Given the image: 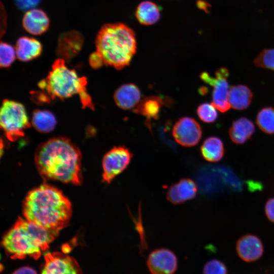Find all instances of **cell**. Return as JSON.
<instances>
[{
	"instance_id": "obj_1",
	"label": "cell",
	"mask_w": 274,
	"mask_h": 274,
	"mask_svg": "<svg viewBox=\"0 0 274 274\" xmlns=\"http://www.w3.org/2000/svg\"><path fill=\"white\" fill-rule=\"evenodd\" d=\"M35 162L45 179L80 185L82 182L81 154L68 139L53 138L37 149Z\"/></svg>"
},
{
	"instance_id": "obj_2",
	"label": "cell",
	"mask_w": 274,
	"mask_h": 274,
	"mask_svg": "<svg viewBox=\"0 0 274 274\" xmlns=\"http://www.w3.org/2000/svg\"><path fill=\"white\" fill-rule=\"evenodd\" d=\"M23 214L28 221L59 232L69 223L72 208L60 190L44 184L28 193L23 204Z\"/></svg>"
},
{
	"instance_id": "obj_3",
	"label": "cell",
	"mask_w": 274,
	"mask_h": 274,
	"mask_svg": "<svg viewBox=\"0 0 274 274\" xmlns=\"http://www.w3.org/2000/svg\"><path fill=\"white\" fill-rule=\"evenodd\" d=\"M58 233L19 217L4 235L2 245L12 259H37Z\"/></svg>"
},
{
	"instance_id": "obj_4",
	"label": "cell",
	"mask_w": 274,
	"mask_h": 274,
	"mask_svg": "<svg viewBox=\"0 0 274 274\" xmlns=\"http://www.w3.org/2000/svg\"><path fill=\"white\" fill-rule=\"evenodd\" d=\"M95 46L104 63L117 70L129 64L137 48L134 31L121 23L103 25L96 36Z\"/></svg>"
},
{
	"instance_id": "obj_5",
	"label": "cell",
	"mask_w": 274,
	"mask_h": 274,
	"mask_svg": "<svg viewBox=\"0 0 274 274\" xmlns=\"http://www.w3.org/2000/svg\"><path fill=\"white\" fill-rule=\"evenodd\" d=\"M87 80L80 77L74 70L67 67L62 58L56 59L46 78L39 86L52 99H64L78 94L83 106L93 108L91 98L86 92Z\"/></svg>"
},
{
	"instance_id": "obj_6",
	"label": "cell",
	"mask_w": 274,
	"mask_h": 274,
	"mask_svg": "<svg viewBox=\"0 0 274 274\" xmlns=\"http://www.w3.org/2000/svg\"><path fill=\"white\" fill-rule=\"evenodd\" d=\"M0 124L6 136L11 141H15L24 136V130L30 126L24 106L9 99L3 101Z\"/></svg>"
},
{
	"instance_id": "obj_7",
	"label": "cell",
	"mask_w": 274,
	"mask_h": 274,
	"mask_svg": "<svg viewBox=\"0 0 274 274\" xmlns=\"http://www.w3.org/2000/svg\"><path fill=\"white\" fill-rule=\"evenodd\" d=\"M133 154L125 146L114 147L104 155L102 160V181L110 183L129 165Z\"/></svg>"
},
{
	"instance_id": "obj_8",
	"label": "cell",
	"mask_w": 274,
	"mask_h": 274,
	"mask_svg": "<svg viewBox=\"0 0 274 274\" xmlns=\"http://www.w3.org/2000/svg\"><path fill=\"white\" fill-rule=\"evenodd\" d=\"M228 70L224 67L216 71L215 77H211L206 72H203L200 75L203 81L213 86L212 104L221 112H225L230 108L228 100Z\"/></svg>"
},
{
	"instance_id": "obj_9",
	"label": "cell",
	"mask_w": 274,
	"mask_h": 274,
	"mask_svg": "<svg viewBox=\"0 0 274 274\" xmlns=\"http://www.w3.org/2000/svg\"><path fill=\"white\" fill-rule=\"evenodd\" d=\"M41 274H82L77 261L59 252L46 253Z\"/></svg>"
},
{
	"instance_id": "obj_10",
	"label": "cell",
	"mask_w": 274,
	"mask_h": 274,
	"mask_svg": "<svg viewBox=\"0 0 274 274\" xmlns=\"http://www.w3.org/2000/svg\"><path fill=\"white\" fill-rule=\"evenodd\" d=\"M173 135L180 145L190 147L195 146L200 141L202 130L195 120L185 117L175 123L173 128Z\"/></svg>"
},
{
	"instance_id": "obj_11",
	"label": "cell",
	"mask_w": 274,
	"mask_h": 274,
	"mask_svg": "<svg viewBox=\"0 0 274 274\" xmlns=\"http://www.w3.org/2000/svg\"><path fill=\"white\" fill-rule=\"evenodd\" d=\"M147 265L151 274H174L177 269L178 260L173 251L160 248L150 253Z\"/></svg>"
},
{
	"instance_id": "obj_12",
	"label": "cell",
	"mask_w": 274,
	"mask_h": 274,
	"mask_svg": "<svg viewBox=\"0 0 274 274\" xmlns=\"http://www.w3.org/2000/svg\"><path fill=\"white\" fill-rule=\"evenodd\" d=\"M197 192L195 182L189 178H182L167 190L166 199L174 204H180L194 198Z\"/></svg>"
},
{
	"instance_id": "obj_13",
	"label": "cell",
	"mask_w": 274,
	"mask_h": 274,
	"mask_svg": "<svg viewBox=\"0 0 274 274\" xmlns=\"http://www.w3.org/2000/svg\"><path fill=\"white\" fill-rule=\"evenodd\" d=\"M236 250L244 261L251 262L259 259L263 253L261 240L256 235L248 234L241 236L237 241Z\"/></svg>"
},
{
	"instance_id": "obj_14",
	"label": "cell",
	"mask_w": 274,
	"mask_h": 274,
	"mask_svg": "<svg viewBox=\"0 0 274 274\" xmlns=\"http://www.w3.org/2000/svg\"><path fill=\"white\" fill-rule=\"evenodd\" d=\"M142 95L134 84L122 85L115 91L114 99L117 106L124 110L134 109L141 101Z\"/></svg>"
},
{
	"instance_id": "obj_15",
	"label": "cell",
	"mask_w": 274,
	"mask_h": 274,
	"mask_svg": "<svg viewBox=\"0 0 274 274\" xmlns=\"http://www.w3.org/2000/svg\"><path fill=\"white\" fill-rule=\"evenodd\" d=\"M83 43V37L80 32H65L59 37L57 52L62 57L69 59L80 51Z\"/></svg>"
},
{
	"instance_id": "obj_16",
	"label": "cell",
	"mask_w": 274,
	"mask_h": 274,
	"mask_svg": "<svg viewBox=\"0 0 274 274\" xmlns=\"http://www.w3.org/2000/svg\"><path fill=\"white\" fill-rule=\"evenodd\" d=\"M22 23L23 28L28 32L33 35H40L48 29L49 19L43 10L33 8L26 12Z\"/></svg>"
},
{
	"instance_id": "obj_17",
	"label": "cell",
	"mask_w": 274,
	"mask_h": 274,
	"mask_svg": "<svg viewBox=\"0 0 274 274\" xmlns=\"http://www.w3.org/2000/svg\"><path fill=\"white\" fill-rule=\"evenodd\" d=\"M42 50L39 41L33 38L21 37L16 44V57L21 61H28L40 55Z\"/></svg>"
},
{
	"instance_id": "obj_18",
	"label": "cell",
	"mask_w": 274,
	"mask_h": 274,
	"mask_svg": "<svg viewBox=\"0 0 274 274\" xmlns=\"http://www.w3.org/2000/svg\"><path fill=\"white\" fill-rule=\"evenodd\" d=\"M254 131L253 122L246 118L242 117L233 122L229 130V135L233 143L242 144L251 138Z\"/></svg>"
},
{
	"instance_id": "obj_19",
	"label": "cell",
	"mask_w": 274,
	"mask_h": 274,
	"mask_svg": "<svg viewBox=\"0 0 274 274\" xmlns=\"http://www.w3.org/2000/svg\"><path fill=\"white\" fill-rule=\"evenodd\" d=\"M253 93L246 85H237L230 87L228 100L231 107L237 110L246 109L250 105Z\"/></svg>"
},
{
	"instance_id": "obj_20",
	"label": "cell",
	"mask_w": 274,
	"mask_h": 274,
	"mask_svg": "<svg viewBox=\"0 0 274 274\" xmlns=\"http://www.w3.org/2000/svg\"><path fill=\"white\" fill-rule=\"evenodd\" d=\"M201 154L209 162L219 161L224 154V148L221 140L216 136L206 139L200 147Z\"/></svg>"
},
{
	"instance_id": "obj_21",
	"label": "cell",
	"mask_w": 274,
	"mask_h": 274,
	"mask_svg": "<svg viewBox=\"0 0 274 274\" xmlns=\"http://www.w3.org/2000/svg\"><path fill=\"white\" fill-rule=\"evenodd\" d=\"M135 16L143 25H150L155 23L159 19L160 10L158 6L151 1H144L138 6Z\"/></svg>"
},
{
	"instance_id": "obj_22",
	"label": "cell",
	"mask_w": 274,
	"mask_h": 274,
	"mask_svg": "<svg viewBox=\"0 0 274 274\" xmlns=\"http://www.w3.org/2000/svg\"><path fill=\"white\" fill-rule=\"evenodd\" d=\"M31 123L37 130L43 133H48L54 129L56 125V120L54 115L49 111L37 110L33 113Z\"/></svg>"
},
{
	"instance_id": "obj_23",
	"label": "cell",
	"mask_w": 274,
	"mask_h": 274,
	"mask_svg": "<svg viewBox=\"0 0 274 274\" xmlns=\"http://www.w3.org/2000/svg\"><path fill=\"white\" fill-rule=\"evenodd\" d=\"M162 99L158 96H151L145 97L134 109V112L148 119H155L158 117L162 106Z\"/></svg>"
},
{
	"instance_id": "obj_24",
	"label": "cell",
	"mask_w": 274,
	"mask_h": 274,
	"mask_svg": "<svg viewBox=\"0 0 274 274\" xmlns=\"http://www.w3.org/2000/svg\"><path fill=\"white\" fill-rule=\"evenodd\" d=\"M256 122L259 128L267 134L274 133V108L266 107L258 113Z\"/></svg>"
},
{
	"instance_id": "obj_25",
	"label": "cell",
	"mask_w": 274,
	"mask_h": 274,
	"mask_svg": "<svg viewBox=\"0 0 274 274\" xmlns=\"http://www.w3.org/2000/svg\"><path fill=\"white\" fill-rule=\"evenodd\" d=\"M16 53L15 48L12 45L2 42L0 44V65L1 67H7L14 62Z\"/></svg>"
},
{
	"instance_id": "obj_26",
	"label": "cell",
	"mask_w": 274,
	"mask_h": 274,
	"mask_svg": "<svg viewBox=\"0 0 274 274\" xmlns=\"http://www.w3.org/2000/svg\"><path fill=\"white\" fill-rule=\"evenodd\" d=\"M197 114L199 118L206 123L215 122L218 117L216 108L212 103L200 105L197 109Z\"/></svg>"
},
{
	"instance_id": "obj_27",
	"label": "cell",
	"mask_w": 274,
	"mask_h": 274,
	"mask_svg": "<svg viewBox=\"0 0 274 274\" xmlns=\"http://www.w3.org/2000/svg\"><path fill=\"white\" fill-rule=\"evenodd\" d=\"M257 66L274 71V49H264L254 60Z\"/></svg>"
},
{
	"instance_id": "obj_28",
	"label": "cell",
	"mask_w": 274,
	"mask_h": 274,
	"mask_svg": "<svg viewBox=\"0 0 274 274\" xmlns=\"http://www.w3.org/2000/svg\"><path fill=\"white\" fill-rule=\"evenodd\" d=\"M227 270L225 264L217 259L208 261L204 265L203 274H227Z\"/></svg>"
},
{
	"instance_id": "obj_29",
	"label": "cell",
	"mask_w": 274,
	"mask_h": 274,
	"mask_svg": "<svg viewBox=\"0 0 274 274\" xmlns=\"http://www.w3.org/2000/svg\"><path fill=\"white\" fill-rule=\"evenodd\" d=\"M17 7L22 10L28 11L35 8L41 0H14Z\"/></svg>"
},
{
	"instance_id": "obj_30",
	"label": "cell",
	"mask_w": 274,
	"mask_h": 274,
	"mask_svg": "<svg viewBox=\"0 0 274 274\" xmlns=\"http://www.w3.org/2000/svg\"><path fill=\"white\" fill-rule=\"evenodd\" d=\"M265 212L268 220L274 222V197L267 201L265 206Z\"/></svg>"
},
{
	"instance_id": "obj_31",
	"label": "cell",
	"mask_w": 274,
	"mask_h": 274,
	"mask_svg": "<svg viewBox=\"0 0 274 274\" xmlns=\"http://www.w3.org/2000/svg\"><path fill=\"white\" fill-rule=\"evenodd\" d=\"M89 60L90 64L94 68L99 67L104 63L101 56L97 51L90 55Z\"/></svg>"
},
{
	"instance_id": "obj_32",
	"label": "cell",
	"mask_w": 274,
	"mask_h": 274,
	"mask_svg": "<svg viewBox=\"0 0 274 274\" xmlns=\"http://www.w3.org/2000/svg\"><path fill=\"white\" fill-rule=\"evenodd\" d=\"M12 274H37L36 271L28 266L20 267L13 272Z\"/></svg>"
}]
</instances>
